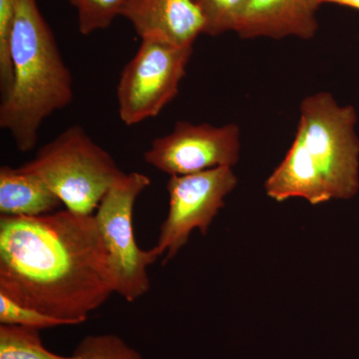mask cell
I'll use <instances>...</instances> for the list:
<instances>
[{"instance_id": "obj_1", "label": "cell", "mask_w": 359, "mask_h": 359, "mask_svg": "<svg viewBox=\"0 0 359 359\" xmlns=\"http://www.w3.org/2000/svg\"><path fill=\"white\" fill-rule=\"evenodd\" d=\"M115 287L94 215L0 216V294L75 325Z\"/></svg>"}, {"instance_id": "obj_2", "label": "cell", "mask_w": 359, "mask_h": 359, "mask_svg": "<svg viewBox=\"0 0 359 359\" xmlns=\"http://www.w3.org/2000/svg\"><path fill=\"white\" fill-rule=\"evenodd\" d=\"M299 111L294 140L266 180V194L276 202L304 198L311 205L351 199L359 191L355 108L318 92L306 97Z\"/></svg>"}, {"instance_id": "obj_3", "label": "cell", "mask_w": 359, "mask_h": 359, "mask_svg": "<svg viewBox=\"0 0 359 359\" xmlns=\"http://www.w3.org/2000/svg\"><path fill=\"white\" fill-rule=\"evenodd\" d=\"M11 86L0 102V128L20 152L33 150L45 119L67 107L72 76L37 0H20L11 39Z\"/></svg>"}, {"instance_id": "obj_4", "label": "cell", "mask_w": 359, "mask_h": 359, "mask_svg": "<svg viewBox=\"0 0 359 359\" xmlns=\"http://www.w3.org/2000/svg\"><path fill=\"white\" fill-rule=\"evenodd\" d=\"M20 167L43 180L66 210L86 216L94 215L124 174L112 156L79 125L68 127Z\"/></svg>"}, {"instance_id": "obj_5", "label": "cell", "mask_w": 359, "mask_h": 359, "mask_svg": "<svg viewBox=\"0 0 359 359\" xmlns=\"http://www.w3.org/2000/svg\"><path fill=\"white\" fill-rule=\"evenodd\" d=\"M150 185L145 174H123L94 214L114 273L115 292L128 302H136L150 290L148 268L159 259L153 249H140L134 233L135 203Z\"/></svg>"}, {"instance_id": "obj_6", "label": "cell", "mask_w": 359, "mask_h": 359, "mask_svg": "<svg viewBox=\"0 0 359 359\" xmlns=\"http://www.w3.org/2000/svg\"><path fill=\"white\" fill-rule=\"evenodd\" d=\"M193 46H177L157 39H141L117 85L121 121L132 126L160 114L178 95Z\"/></svg>"}, {"instance_id": "obj_7", "label": "cell", "mask_w": 359, "mask_h": 359, "mask_svg": "<svg viewBox=\"0 0 359 359\" xmlns=\"http://www.w3.org/2000/svg\"><path fill=\"white\" fill-rule=\"evenodd\" d=\"M238 179L231 167H218L200 173L170 176L168 181L169 212L160 228L153 250L163 263L176 257L199 229L205 235L212 219L224 205V198L236 188Z\"/></svg>"}, {"instance_id": "obj_8", "label": "cell", "mask_w": 359, "mask_h": 359, "mask_svg": "<svg viewBox=\"0 0 359 359\" xmlns=\"http://www.w3.org/2000/svg\"><path fill=\"white\" fill-rule=\"evenodd\" d=\"M240 138L236 124L214 126L178 121L170 133L153 140L144 160L169 176L233 167L240 158Z\"/></svg>"}, {"instance_id": "obj_9", "label": "cell", "mask_w": 359, "mask_h": 359, "mask_svg": "<svg viewBox=\"0 0 359 359\" xmlns=\"http://www.w3.org/2000/svg\"><path fill=\"white\" fill-rule=\"evenodd\" d=\"M121 16L141 39L193 46L204 34V18L194 0H128Z\"/></svg>"}, {"instance_id": "obj_10", "label": "cell", "mask_w": 359, "mask_h": 359, "mask_svg": "<svg viewBox=\"0 0 359 359\" xmlns=\"http://www.w3.org/2000/svg\"><path fill=\"white\" fill-rule=\"evenodd\" d=\"M320 6L318 0H249L236 33L243 39H313Z\"/></svg>"}, {"instance_id": "obj_11", "label": "cell", "mask_w": 359, "mask_h": 359, "mask_svg": "<svg viewBox=\"0 0 359 359\" xmlns=\"http://www.w3.org/2000/svg\"><path fill=\"white\" fill-rule=\"evenodd\" d=\"M62 205L43 180L21 167L0 168V214L39 217Z\"/></svg>"}, {"instance_id": "obj_12", "label": "cell", "mask_w": 359, "mask_h": 359, "mask_svg": "<svg viewBox=\"0 0 359 359\" xmlns=\"http://www.w3.org/2000/svg\"><path fill=\"white\" fill-rule=\"evenodd\" d=\"M0 359H73L45 348L39 330L20 325H0Z\"/></svg>"}, {"instance_id": "obj_13", "label": "cell", "mask_w": 359, "mask_h": 359, "mask_svg": "<svg viewBox=\"0 0 359 359\" xmlns=\"http://www.w3.org/2000/svg\"><path fill=\"white\" fill-rule=\"evenodd\" d=\"M205 21L204 34L237 32L249 0H194Z\"/></svg>"}, {"instance_id": "obj_14", "label": "cell", "mask_w": 359, "mask_h": 359, "mask_svg": "<svg viewBox=\"0 0 359 359\" xmlns=\"http://www.w3.org/2000/svg\"><path fill=\"white\" fill-rule=\"evenodd\" d=\"M76 11L78 29L82 35L104 30L121 16L128 0H68Z\"/></svg>"}, {"instance_id": "obj_15", "label": "cell", "mask_w": 359, "mask_h": 359, "mask_svg": "<svg viewBox=\"0 0 359 359\" xmlns=\"http://www.w3.org/2000/svg\"><path fill=\"white\" fill-rule=\"evenodd\" d=\"M73 359H143L140 353L116 334H93L78 344Z\"/></svg>"}, {"instance_id": "obj_16", "label": "cell", "mask_w": 359, "mask_h": 359, "mask_svg": "<svg viewBox=\"0 0 359 359\" xmlns=\"http://www.w3.org/2000/svg\"><path fill=\"white\" fill-rule=\"evenodd\" d=\"M20 0H0V92L6 93L11 83V39Z\"/></svg>"}, {"instance_id": "obj_17", "label": "cell", "mask_w": 359, "mask_h": 359, "mask_svg": "<svg viewBox=\"0 0 359 359\" xmlns=\"http://www.w3.org/2000/svg\"><path fill=\"white\" fill-rule=\"evenodd\" d=\"M0 323L36 330L68 325L65 321L22 306L2 294H0Z\"/></svg>"}, {"instance_id": "obj_18", "label": "cell", "mask_w": 359, "mask_h": 359, "mask_svg": "<svg viewBox=\"0 0 359 359\" xmlns=\"http://www.w3.org/2000/svg\"><path fill=\"white\" fill-rule=\"evenodd\" d=\"M321 4H339L351 8L358 9L359 11V0H318Z\"/></svg>"}]
</instances>
